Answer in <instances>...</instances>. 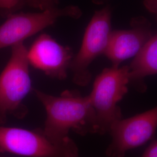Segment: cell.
Returning a JSON list of instances; mask_svg holds the SVG:
<instances>
[{
	"label": "cell",
	"instance_id": "1",
	"mask_svg": "<svg viewBox=\"0 0 157 157\" xmlns=\"http://www.w3.org/2000/svg\"><path fill=\"white\" fill-rule=\"evenodd\" d=\"M32 91L46 111L43 132L53 143L63 145L75 143L69 136L71 130L81 136L97 133L95 113L89 95L83 97L75 90H65L59 96Z\"/></svg>",
	"mask_w": 157,
	"mask_h": 157
},
{
	"label": "cell",
	"instance_id": "2",
	"mask_svg": "<svg viewBox=\"0 0 157 157\" xmlns=\"http://www.w3.org/2000/svg\"><path fill=\"white\" fill-rule=\"evenodd\" d=\"M129 67L104 69L95 78L89 95L95 113L97 133H108L112 124L122 118L119 102L128 91Z\"/></svg>",
	"mask_w": 157,
	"mask_h": 157
},
{
	"label": "cell",
	"instance_id": "3",
	"mask_svg": "<svg viewBox=\"0 0 157 157\" xmlns=\"http://www.w3.org/2000/svg\"><path fill=\"white\" fill-rule=\"evenodd\" d=\"M11 47V57L0 74V124L6 122L9 113L25 115L26 108L22 102L32 90L28 50L23 43Z\"/></svg>",
	"mask_w": 157,
	"mask_h": 157
},
{
	"label": "cell",
	"instance_id": "4",
	"mask_svg": "<svg viewBox=\"0 0 157 157\" xmlns=\"http://www.w3.org/2000/svg\"><path fill=\"white\" fill-rule=\"evenodd\" d=\"M111 10L105 7L96 11L84 32L80 48L70 65L73 82L80 86L90 83L91 63L97 56L104 54L111 33Z\"/></svg>",
	"mask_w": 157,
	"mask_h": 157
},
{
	"label": "cell",
	"instance_id": "5",
	"mask_svg": "<svg viewBox=\"0 0 157 157\" xmlns=\"http://www.w3.org/2000/svg\"><path fill=\"white\" fill-rule=\"evenodd\" d=\"M0 151L29 157H78L75 143L56 144L40 129L0 127Z\"/></svg>",
	"mask_w": 157,
	"mask_h": 157
},
{
	"label": "cell",
	"instance_id": "6",
	"mask_svg": "<svg viewBox=\"0 0 157 157\" xmlns=\"http://www.w3.org/2000/svg\"><path fill=\"white\" fill-rule=\"evenodd\" d=\"M82 15L81 9L76 6L56 7L40 12L12 13L0 26V49L23 43L25 40L53 25L60 17L78 19Z\"/></svg>",
	"mask_w": 157,
	"mask_h": 157
},
{
	"label": "cell",
	"instance_id": "7",
	"mask_svg": "<svg viewBox=\"0 0 157 157\" xmlns=\"http://www.w3.org/2000/svg\"><path fill=\"white\" fill-rule=\"evenodd\" d=\"M157 128V108L154 107L132 117L119 120L108 133L112 141L106 150L108 157H124L126 152L151 140Z\"/></svg>",
	"mask_w": 157,
	"mask_h": 157
},
{
	"label": "cell",
	"instance_id": "8",
	"mask_svg": "<svg viewBox=\"0 0 157 157\" xmlns=\"http://www.w3.org/2000/svg\"><path fill=\"white\" fill-rule=\"evenodd\" d=\"M73 58V52L69 47L60 44L45 33L40 34L28 50L29 64L58 80L67 78Z\"/></svg>",
	"mask_w": 157,
	"mask_h": 157
},
{
	"label": "cell",
	"instance_id": "9",
	"mask_svg": "<svg viewBox=\"0 0 157 157\" xmlns=\"http://www.w3.org/2000/svg\"><path fill=\"white\" fill-rule=\"evenodd\" d=\"M131 28L111 31L104 55L112 67H119L122 62L133 58L154 35L150 22L143 17L132 19Z\"/></svg>",
	"mask_w": 157,
	"mask_h": 157
},
{
	"label": "cell",
	"instance_id": "10",
	"mask_svg": "<svg viewBox=\"0 0 157 157\" xmlns=\"http://www.w3.org/2000/svg\"><path fill=\"white\" fill-rule=\"evenodd\" d=\"M128 67L129 83L139 91L144 92L147 89L144 78L157 73V34H154L134 56Z\"/></svg>",
	"mask_w": 157,
	"mask_h": 157
},
{
	"label": "cell",
	"instance_id": "11",
	"mask_svg": "<svg viewBox=\"0 0 157 157\" xmlns=\"http://www.w3.org/2000/svg\"><path fill=\"white\" fill-rule=\"evenodd\" d=\"M23 6L22 0H0V16L6 17Z\"/></svg>",
	"mask_w": 157,
	"mask_h": 157
},
{
	"label": "cell",
	"instance_id": "12",
	"mask_svg": "<svg viewBox=\"0 0 157 157\" xmlns=\"http://www.w3.org/2000/svg\"><path fill=\"white\" fill-rule=\"evenodd\" d=\"M23 6H29L41 11L56 8L59 4V0H22Z\"/></svg>",
	"mask_w": 157,
	"mask_h": 157
},
{
	"label": "cell",
	"instance_id": "13",
	"mask_svg": "<svg viewBox=\"0 0 157 157\" xmlns=\"http://www.w3.org/2000/svg\"><path fill=\"white\" fill-rule=\"evenodd\" d=\"M141 157H157V141L154 140L146 148Z\"/></svg>",
	"mask_w": 157,
	"mask_h": 157
},
{
	"label": "cell",
	"instance_id": "14",
	"mask_svg": "<svg viewBox=\"0 0 157 157\" xmlns=\"http://www.w3.org/2000/svg\"><path fill=\"white\" fill-rule=\"evenodd\" d=\"M145 1V6L150 11L155 12V9L156 10V8L155 7V0H144Z\"/></svg>",
	"mask_w": 157,
	"mask_h": 157
}]
</instances>
